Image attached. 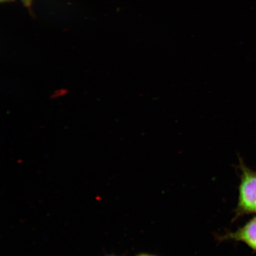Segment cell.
<instances>
[{
    "label": "cell",
    "instance_id": "1",
    "mask_svg": "<svg viewBox=\"0 0 256 256\" xmlns=\"http://www.w3.org/2000/svg\"><path fill=\"white\" fill-rule=\"evenodd\" d=\"M239 168L241 170V180L234 220L245 215L256 214V172L247 167L242 160Z\"/></svg>",
    "mask_w": 256,
    "mask_h": 256
},
{
    "label": "cell",
    "instance_id": "2",
    "mask_svg": "<svg viewBox=\"0 0 256 256\" xmlns=\"http://www.w3.org/2000/svg\"><path fill=\"white\" fill-rule=\"evenodd\" d=\"M219 242L226 240L245 243L249 248L256 252V216L234 232H228L218 236Z\"/></svg>",
    "mask_w": 256,
    "mask_h": 256
},
{
    "label": "cell",
    "instance_id": "3",
    "mask_svg": "<svg viewBox=\"0 0 256 256\" xmlns=\"http://www.w3.org/2000/svg\"><path fill=\"white\" fill-rule=\"evenodd\" d=\"M67 94V90L66 89H60L54 92V94L51 96V98H56L62 97L64 95H66Z\"/></svg>",
    "mask_w": 256,
    "mask_h": 256
},
{
    "label": "cell",
    "instance_id": "4",
    "mask_svg": "<svg viewBox=\"0 0 256 256\" xmlns=\"http://www.w3.org/2000/svg\"><path fill=\"white\" fill-rule=\"evenodd\" d=\"M24 5L28 8H30L32 5V0H22Z\"/></svg>",
    "mask_w": 256,
    "mask_h": 256
},
{
    "label": "cell",
    "instance_id": "5",
    "mask_svg": "<svg viewBox=\"0 0 256 256\" xmlns=\"http://www.w3.org/2000/svg\"><path fill=\"white\" fill-rule=\"evenodd\" d=\"M136 256H158L156 255H154L152 254H139L136 255Z\"/></svg>",
    "mask_w": 256,
    "mask_h": 256
},
{
    "label": "cell",
    "instance_id": "6",
    "mask_svg": "<svg viewBox=\"0 0 256 256\" xmlns=\"http://www.w3.org/2000/svg\"><path fill=\"white\" fill-rule=\"evenodd\" d=\"M12 1V0H1L2 2H6Z\"/></svg>",
    "mask_w": 256,
    "mask_h": 256
},
{
    "label": "cell",
    "instance_id": "7",
    "mask_svg": "<svg viewBox=\"0 0 256 256\" xmlns=\"http://www.w3.org/2000/svg\"><path fill=\"white\" fill-rule=\"evenodd\" d=\"M117 256L110 255V256Z\"/></svg>",
    "mask_w": 256,
    "mask_h": 256
}]
</instances>
